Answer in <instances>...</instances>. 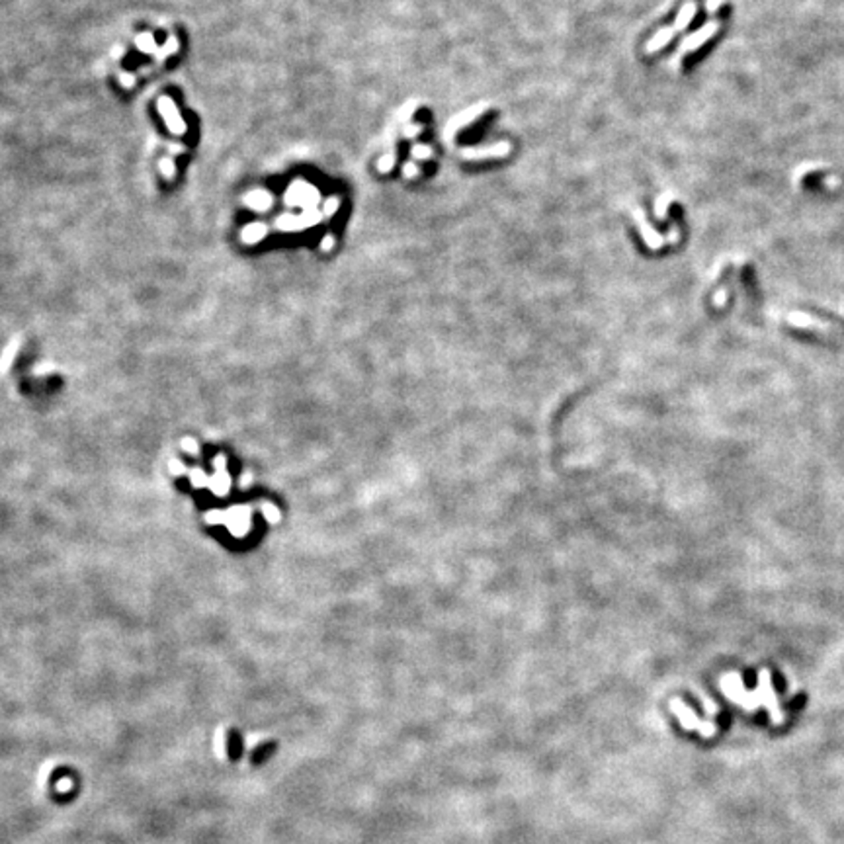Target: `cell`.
I'll use <instances>...</instances> for the list:
<instances>
[{
	"label": "cell",
	"instance_id": "cell-1",
	"mask_svg": "<svg viewBox=\"0 0 844 844\" xmlns=\"http://www.w3.org/2000/svg\"><path fill=\"white\" fill-rule=\"evenodd\" d=\"M671 710L676 713V718L680 719L682 727L688 729V731L698 729V731L702 733V737H711V735H716V731H718V727L713 725V723L698 719V716L692 711V708H688L686 703L682 702V700H679V698H674L671 702Z\"/></svg>",
	"mask_w": 844,
	"mask_h": 844
},
{
	"label": "cell",
	"instance_id": "cell-4",
	"mask_svg": "<svg viewBox=\"0 0 844 844\" xmlns=\"http://www.w3.org/2000/svg\"><path fill=\"white\" fill-rule=\"evenodd\" d=\"M225 745H227V757L231 762H239L243 755H245V739L243 733L239 729H231L227 737H225Z\"/></svg>",
	"mask_w": 844,
	"mask_h": 844
},
{
	"label": "cell",
	"instance_id": "cell-7",
	"mask_svg": "<svg viewBox=\"0 0 844 844\" xmlns=\"http://www.w3.org/2000/svg\"><path fill=\"white\" fill-rule=\"evenodd\" d=\"M184 448H186V450H190V454H194V456H196V454H197V446H196V442L192 440V438H188V440H184Z\"/></svg>",
	"mask_w": 844,
	"mask_h": 844
},
{
	"label": "cell",
	"instance_id": "cell-2",
	"mask_svg": "<svg viewBox=\"0 0 844 844\" xmlns=\"http://www.w3.org/2000/svg\"><path fill=\"white\" fill-rule=\"evenodd\" d=\"M788 323H791L797 329H807V331H819V332H843L844 323L843 321H827L821 323L817 317L807 315V313H789Z\"/></svg>",
	"mask_w": 844,
	"mask_h": 844
},
{
	"label": "cell",
	"instance_id": "cell-8",
	"mask_svg": "<svg viewBox=\"0 0 844 844\" xmlns=\"http://www.w3.org/2000/svg\"><path fill=\"white\" fill-rule=\"evenodd\" d=\"M170 471H172L174 475H182L184 473V466L178 464V461H172V464H170Z\"/></svg>",
	"mask_w": 844,
	"mask_h": 844
},
{
	"label": "cell",
	"instance_id": "cell-6",
	"mask_svg": "<svg viewBox=\"0 0 844 844\" xmlns=\"http://www.w3.org/2000/svg\"><path fill=\"white\" fill-rule=\"evenodd\" d=\"M262 513H264V516H266L270 522L280 520V510H278L274 505H270V503H266V505L262 506Z\"/></svg>",
	"mask_w": 844,
	"mask_h": 844
},
{
	"label": "cell",
	"instance_id": "cell-3",
	"mask_svg": "<svg viewBox=\"0 0 844 844\" xmlns=\"http://www.w3.org/2000/svg\"><path fill=\"white\" fill-rule=\"evenodd\" d=\"M276 750H278L276 741L261 742V745H256V747L253 749L251 757H248V762H251V766H254V768H261L262 764H266L270 758L276 755Z\"/></svg>",
	"mask_w": 844,
	"mask_h": 844
},
{
	"label": "cell",
	"instance_id": "cell-5",
	"mask_svg": "<svg viewBox=\"0 0 844 844\" xmlns=\"http://www.w3.org/2000/svg\"><path fill=\"white\" fill-rule=\"evenodd\" d=\"M718 28H719L718 22H711V24H708L706 28H702V30L696 33V35H692L690 40L684 41L682 49H684V51H686V49H696L698 45H700V43H702V41H706L708 38H711V35L716 33V30H718Z\"/></svg>",
	"mask_w": 844,
	"mask_h": 844
}]
</instances>
